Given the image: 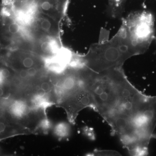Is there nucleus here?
<instances>
[{"mask_svg": "<svg viewBox=\"0 0 156 156\" xmlns=\"http://www.w3.org/2000/svg\"><path fill=\"white\" fill-rule=\"evenodd\" d=\"M81 78L94 99V109L105 121L127 112L139 92L128 80L122 68L99 73L87 68L82 72Z\"/></svg>", "mask_w": 156, "mask_h": 156, "instance_id": "nucleus-1", "label": "nucleus"}, {"mask_svg": "<svg viewBox=\"0 0 156 156\" xmlns=\"http://www.w3.org/2000/svg\"><path fill=\"white\" fill-rule=\"evenodd\" d=\"M146 49L134 37L124 21L110 40L91 46L85 55L79 54L81 63L95 72L122 68L132 56L144 53Z\"/></svg>", "mask_w": 156, "mask_h": 156, "instance_id": "nucleus-2", "label": "nucleus"}, {"mask_svg": "<svg viewBox=\"0 0 156 156\" xmlns=\"http://www.w3.org/2000/svg\"><path fill=\"white\" fill-rule=\"evenodd\" d=\"M56 105L64 109L69 122L74 124L82 110L88 107L95 108V102L91 93L83 86L63 98Z\"/></svg>", "mask_w": 156, "mask_h": 156, "instance_id": "nucleus-3", "label": "nucleus"}, {"mask_svg": "<svg viewBox=\"0 0 156 156\" xmlns=\"http://www.w3.org/2000/svg\"><path fill=\"white\" fill-rule=\"evenodd\" d=\"M30 29L33 34L34 38L42 36L59 37V22L39 12Z\"/></svg>", "mask_w": 156, "mask_h": 156, "instance_id": "nucleus-4", "label": "nucleus"}, {"mask_svg": "<svg viewBox=\"0 0 156 156\" xmlns=\"http://www.w3.org/2000/svg\"><path fill=\"white\" fill-rule=\"evenodd\" d=\"M62 47L59 37L42 36L35 38L33 52L44 59L54 56Z\"/></svg>", "mask_w": 156, "mask_h": 156, "instance_id": "nucleus-5", "label": "nucleus"}, {"mask_svg": "<svg viewBox=\"0 0 156 156\" xmlns=\"http://www.w3.org/2000/svg\"><path fill=\"white\" fill-rule=\"evenodd\" d=\"M39 12L60 22L67 9V1L62 0H37Z\"/></svg>", "mask_w": 156, "mask_h": 156, "instance_id": "nucleus-6", "label": "nucleus"}, {"mask_svg": "<svg viewBox=\"0 0 156 156\" xmlns=\"http://www.w3.org/2000/svg\"><path fill=\"white\" fill-rule=\"evenodd\" d=\"M30 134L28 129L0 112V140L17 135Z\"/></svg>", "mask_w": 156, "mask_h": 156, "instance_id": "nucleus-7", "label": "nucleus"}, {"mask_svg": "<svg viewBox=\"0 0 156 156\" xmlns=\"http://www.w3.org/2000/svg\"><path fill=\"white\" fill-rule=\"evenodd\" d=\"M52 131L54 136L58 139L61 140L69 136L71 129L69 123L62 122L53 125Z\"/></svg>", "mask_w": 156, "mask_h": 156, "instance_id": "nucleus-8", "label": "nucleus"}, {"mask_svg": "<svg viewBox=\"0 0 156 156\" xmlns=\"http://www.w3.org/2000/svg\"><path fill=\"white\" fill-rule=\"evenodd\" d=\"M53 126V123L48 119V117H45L39 123L34 134H48L50 131H52Z\"/></svg>", "mask_w": 156, "mask_h": 156, "instance_id": "nucleus-9", "label": "nucleus"}, {"mask_svg": "<svg viewBox=\"0 0 156 156\" xmlns=\"http://www.w3.org/2000/svg\"><path fill=\"white\" fill-rule=\"evenodd\" d=\"M94 156H119L121 155L118 152L114 151L96 150L92 153Z\"/></svg>", "mask_w": 156, "mask_h": 156, "instance_id": "nucleus-10", "label": "nucleus"}, {"mask_svg": "<svg viewBox=\"0 0 156 156\" xmlns=\"http://www.w3.org/2000/svg\"><path fill=\"white\" fill-rule=\"evenodd\" d=\"M2 1L3 5L8 6L13 4L12 0H2Z\"/></svg>", "mask_w": 156, "mask_h": 156, "instance_id": "nucleus-11", "label": "nucleus"}]
</instances>
